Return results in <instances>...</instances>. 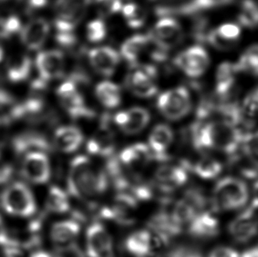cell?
<instances>
[{
	"label": "cell",
	"instance_id": "cell-1",
	"mask_svg": "<svg viewBox=\"0 0 258 257\" xmlns=\"http://www.w3.org/2000/svg\"><path fill=\"white\" fill-rule=\"evenodd\" d=\"M243 134L238 127L218 119L196 122L191 128V139L196 149L217 151L229 156L240 151Z\"/></svg>",
	"mask_w": 258,
	"mask_h": 257
},
{
	"label": "cell",
	"instance_id": "cell-2",
	"mask_svg": "<svg viewBox=\"0 0 258 257\" xmlns=\"http://www.w3.org/2000/svg\"><path fill=\"white\" fill-rule=\"evenodd\" d=\"M108 186L107 172L98 168L90 158L80 155L72 160L68 175L71 196L79 200L92 201L102 196Z\"/></svg>",
	"mask_w": 258,
	"mask_h": 257
},
{
	"label": "cell",
	"instance_id": "cell-3",
	"mask_svg": "<svg viewBox=\"0 0 258 257\" xmlns=\"http://www.w3.org/2000/svg\"><path fill=\"white\" fill-rule=\"evenodd\" d=\"M250 200V190L242 178L228 176L221 178L212 191L211 204L214 210L223 212L245 208Z\"/></svg>",
	"mask_w": 258,
	"mask_h": 257
},
{
	"label": "cell",
	"instance_id": "cell-4",
	"mask_svg": "<svg viewBox=\"0 0 258 257\" xmlns=\"http://www.w3.org/2000/svg\"><path fill=\"white\" fill-rule=\"evenodd\" d=\"M0 202L8 214L18 218L31 217L37 209L33 192L22 182L8 186L2 193Z\"/></svg>",
	"mask_w": 258,
	"mask_h": 257
},
{
	"label": "cell",
	"instance_id": "cell-5",
	"mask_svg": "<svg viewBox=\"0 0 258 257\" xmlns=\"http://www.w3.org/2000/svg\"><path fill=\"white\" fill-rule=\"evenodd\" d=\"M157 107L162 116L171 121L186 117L192 110L190 93L185 87L167 91L159 95Z\"/></svg>",
	"mask_w": 258,
	"mask_h": 257
},
{
	"label": "cell",
	"instance_id": "cell-6",
	"mask_svg": "<svg viewBox=\"0 0 258 257\" xmlns=\"http://www.w3.org/2000/svg\"><path fill=\"white\" fill-rule=\"evenodd\" d=\"M80 232V224L75 220L57 222L51 226L50 238L53 245L60 254H70L81 257L77 247V241Z\"/></svg>",
	"mask_w": 258,
	"mask_h": 257
},
{
	"label": "cell",
	"instance_id": "cell-7",
	"mask_svg": "<svg viewBox=\"0 0 258 257\" xmlns=\"http://www.w3.org/2000/svg\"><path fill=\"white\" fill-rule=\"evenodd\" d=\"M229 234L239 244H246L258 235V205L251 202L228 225Z\"/></svg>",
	"mask_w": 258,
	"mask_h": 257
},
{
	"label": "cell",
	"instance_id": "cell-8",
	"mask_svg": "<svg viewBox=\"0 0 258 257\" xmlns=\"http://www.w3.org/2000/svg\"><path fill=\"white\" fill-rule=\"evenodd\" d=\"M91 0H57L54 26L57 32H73L83 20Z\"/></svg>",
	"mask_w": 258,
	"mask_h": 257
},
{
	"label": "cell",
	"instance_id": "cell-9",
	"mask_svg": "<svg viewBox=\"0 0 258 257\" xmlns=\"http://www.w3.org/2000/svg\"><path fill=\"white\" fill-rule=\"evenodd\" d=\"M57 95L62 107L73 119H90L95 116L94 112L86 105L78 85L72 80L62 83L57 89Z\"/></svg>",
	"mask_w": 258,
	"mask_h": 257
},
{
	"label": "cell",
	"instance_id": "cell-10",
	"mask_svg": "<svg viewBox=\"0 0 258 257\" xmlns=\"http://www.w3.org/2000/svg\"><path fill=\"white\" fill-rule=\"evenodd\" d=\"M134 69L129 72L125 80V85L134 95L139 98H150L157 93L156 84L157 71L152 65H133Z\"/></svg>",
	"mask_w": 258,
	"mask_h": 257
},
{
	"label": "cell",
	"instance_id": "cell-11",
	"mask_svg": "<svg viewBox=\"0 0 258 257\" xmlns=\"http://www.w3.org/2000/svg\"><path fill=\"white\" fill-rule=\"evenodd\" d=\"M174 63L189 78H200L210 65V57L206 48L196 45L180 52L174 59Z\"/></svg>",
	"mask_w": 258,
	"mask_h": 257
},
{
	"label": "cell",
	"instance_id": "cell-12",
	"mask_svg": "<svg viewBox=\"0 0 258 257\" xmlns=\"http://www.w3.org/2000/svg\"><path fill=\"white\" fill-rule=\"evenodd\" d=\"M148 36L155 46L168 52L182 42L183 35L181 26L176 20L165 17L156 23Z\"/></svg>",
	"mask_w": 258,
	"mask_h": 257
},
{
	"label": "cell",
	"instance_id": "cell-13",
	"mask_svg": "<svg viewBox=\"0 0 258 257\" xmlns=\"http://www.w3.org/2000/svg\"><path fill=\"white\" fill-rule=\"evenodd\" d=\"M21 173L32 184H46L51 178V164L46 152L36 151L24 155L21 163Z\"/></svg>",
	"mask_w": 258,
	"mask_h": 257
},
{
	"label": "cell",
	"instance_id": "cell-14",
	"mask_svg": "<svg viewBox=\"0 0 258 257\" xmlns=\"http://www.w3.org/2000/svg\"><path fill=\"white\" fill-rule=\"evenodd\" d=\"M86 253L88 257H114L113 240L101 223H93L88 227Z\"/></svg>",
	"mask_w": 258,
	"mask_h": 257
},
{
	"label": "cell",
	"instance_id": "cell-15",
	"mask_svg": "<svg viewBox=\"0 0 258 257\" xmlns=\"http://www.w3.org/2000/svg\"><path fill=\"white\" fill-rule=\"evenodd\" d=\"M87 150L91 155L101 158L113 156L116 149V137L110 127V118L104 116L101 126L94 133L87 143Z\"/></svg>",
	"mask_w": 258,
	"mask_h": 257
},
{
	"label": "cell",
	"instance_id": "cell-16",
	"mask_svg": "<svg viewBox=\"0 0 258 257\" xmlns=\"http://www.w3.org/2000/svg\"><path fill=\"white\" fill-rule=\"evenodd\" d=\"M162 246L166 244L151 231L146 229L134 232L125 241L128 253L138 257L152 256Z\"/></svg>",
	"mask_w": 258,
	"mask_h": 257
},
{
	"label": "cell",
	"instance_id": "cell-17",
	"mask_svg": "<svg viewBox=\"0 0 258 257\" xmlns=\"http://www.w3.org/2000/svg\"><path fill=\"white\" fill-rule=\"evenodd\" d=\"M242 35L240 26L234 23H224L211 29L206 43L220 51H228L234 48Z\"/></svg>",
	"mask_w": 258,
	"mask_h": 257
},
{
	"label": "cell",
	"instance_id": "cell-18",
	"mask_svg": "<svg viewBox=\"0 0 258 257\" xmlns=\"http://www.w3.org/2000/svg\"><path fill=\"white\" fill-rule=\"evenodd\" d=\"M150 121V113L142 107H132L116 113L113 122L126 134H138L145 129Z\"/></svg>",
	"mask_w": 258,
	"mask_h": 257
},
{
	"label": "cell",
	"instance_id": "cell-19",
	"mask_svg": "<svg viewBox=\"0 0 258 257\" xmlns=\"http://www.w3.org/2000/svg\"><path fill=\"white\" fill-rule=\"evenodd\" d=\"M186 166L165 164L155 172V184L164 193H171L183 187L188 180Z\"/></svg>",
	"mask_w": 258,
	"mask_h": 257
},
{
	"label": "cell",
	"instance_id": "cell-20",
	"mask_svg": "<svg viewBox=\"0 0 258 257\" xmlns=\"http://www.w3.org/2000/svg\"><path fill=\"white\" fill-rule=\"evenodd\" d=\"M36 66L42 80L48 81L56 79L64 72V56L57 50L42 51L36 57Z\"/></svg>",
	"mask_w": 258,
	"mask_h": 257
},
{
	"label": "cell",
	"instance_id": "cell-21",
	"mask_svg": "<svg viewBox=\"0 0 258 257\" xmlns=\"http://www.w3.org/2000/svg\"><path fill=\"white\" fill-rule=\"evenodd\" d=\"M114 202L110 206L101 211L104 218L113 220L121 224H131L133 223L134 214L137 208L138 201L125 193H119Z\"/></svg>",
	"mask_w": 258,
	"mask_h": 257
},
{
	"label": "cell",
	"instance_id": "cell-22",
	"mask_svg": "<svg viewBox=\"0 0 258 257\" xmlns=\"http://www.w3.org/2000/svg\"><path fill=\"white\" fill-rule=\"evenodd\" d=\"M118 158L125 167L134 172L135 169L147 167L155 160L162 161L148 145L144 143H135L127 146L121 152Z\"/></svg>",
	"mask_w": 258,
	"mask_h": 257
},
{
	"label": "cell",
	"instance_id": "cell-23",
	"mask_svg": "<svg viewBox=\"0 0 258 257\" xmlns=\"http://www.w3.org/2000/svg\"><path fill=\"white\" fill-rule=\"evenodd\" d=\"M239 73L236 63L225 61L218 65L215 75V96L218 101L233 98V92Z\"/></svg>",
	"mask_w": 258,
	"mask_h": 257
},
{
	"label": "cell",
	"instance_id": "cell-24",
	"mask_svg": "<svg viewBox=\"0 0 258 257\" xmlns=\"http://www.w3.org/2000/svg\"><path fill=\"white\" fill-rule=\"evenodd\" d=\"M188 231L192 236L200 239H210L218 236L220 223L213 211L199 213L188 225Z\"/></svg>",
	"mask_w": 258,
	"mask_h": 257
},
{
	"label": "cell",
	"instance_id": "cell-25",
	"mask_svg": "<svg viewBox=\"0 0 258 257\" xmlns=\"http://www.w3.org/2000/svg\"><path fill=\"white\" fill-rule=\"evenodd\" d=\"M89 59L92 67L104 76H110L114 73L120 57L117 51L110 47H99L91 50Z\"/></svg>",
	"mask_w": 258,
	"mask_h": 257
},
{
	"label": "cell",
	"instance_id": "cell-26",
	"mask_svg": "<svg viewBox=\"0 0 258 257\" xmlns=\"http://www.w3.org/2000/svg\"><path fill=\"white\" fill-rule=\"evenodd\" d=\"M49 32V24L46 20L35 18L24 26L21 31V41L26 48L36 51L45 44Z\"/></svg>",
	"mask_w": 258,
	"mask_h": 257
},
{
	"label": "cell",
	"instance_id": "cell-27",
	"mask_svg": "<svg viewBox=\"0 0 258 257\" xmlns=\"http://www.w3.org/2000/svg\"><path fill=\"white\" fill-rule=\"evenodd\" d=\"M235 0H189L180 7L173 8L168 6H160L156 9L158 15L165 16L171 14L180 15H195L199 12L210 9L224 7L234 3Z\"/></svg>",
	"mask_w": 258,
	"mask_h": 257
},
{
	"label": "cell",
	"instance_id": "cell-28",
	"mask_svg": "<svg viewBox=\"0 0 258 257\" xmlns=\"http://www.w3.org/2000/svg\"><path fill=\"white\" fill-rule=\"evenodd\" d=\"M83 133L75 126H61L56 129L53 137L54 147L63 153H72L83 143Z\"/></svg>",
	"mask_w": 258,
	"mask_h": 257
},
{
	"label": "cell",
	"instance_id": "cell-29",
	"mask_svg": "<svg viewBox=\"0 0 258 257\" xmlns=\"http://www.w3.org/2000/svg\"><path fill=\"white\" fill-rule=\"evenodd\" d=\"M174 140V132L168 125L159 124L152 130L149 137V144L151 150L162 161L167 158L166 151Z\"/></svg>",
	"mask_w": 258,
	"mask_h": 257
},
{
	"label": "cell",
	"instance_id": "cell-30",
	"mask_svg": "<svg viewBox=\"0 0 258 257\" xmlns=\"http://www.w3.org/2000/svg\"><path fill=\"white\" fill-rule=\"evenodd\" d=\"M13 148L17 153L24 155L36 151L46 152L51 149V146L42 134L30 132L21 134L14 139Z\"/></svg>",
	"mask_w": 258,
	"mask_h": 257
},
{
	"label": "cell",
	"instance_id": "cell-31",
	"mask_svg": "<svg viewBox=\"0 0 258 257\" xmlns=\"http://www.w3.org/2000/svg\"><path fill=\"white\" fill-rule=\"evenodd\" d=\"M150 39L146 35H135L127 39L121 48V54L125 60L132 65L137 64L146 51L150 47Z\"/></svg>",
	"mask_w": 258,
	"mask_h": 257
},
{
	"label": "cell",
	"instance_id": "cell-32",
	"mask_svg": "<svg viewBox=\"0 0 258 257\" xmlns=\"http://www.w3.org/2000/svg\"><path fill=\"white\" fill-rule=\"evenodd\" d=\"M189 168L198 178L205 181H212L221 175L224 167L216 158L206 155L199 158Z\"/></svg>",
	"mask_w": 258,
	"mask_h": 257
},
{
	"label": "cell",
	"instance_id": "cell-33",
	"mask_svg": "<svg viewBox=\"0 0 258 257\" xmlns=\"http://www.w3.org/2000/svg\"><path fill=\"white\" fill-rule=\"evenodd\" d=\"M97 98L104 107L115 109L120 105L122 94L117 84L111 81H102L95 89Z\"/></svg>",
	"mask_w": 258,
	"mask_h": 257
},
{
	"label": "cell",
	"instance_id": "cell-34",
	"mask_svg": "<svg viewBox=\"0 0 258 257\" xmlns=\"http://www.w3.org/2000/svg\"><path fill=\"white\" fill-rule=\"evenodd\" d=\"M31 64V60L28 56L21 54L12 57L6 66L8 78L13 82L24 81L30 75Z\"/></svg>",
	"mask_w": 258,
	"mask_h": 257
},
{
	"label": "cell",
	"instance_id": "cell-35",
	"mask_svg": "<svg viewBox=\"0 0 258 257\" xmlns=\"http://www.w3.org/2000/svg\"><path fill=\"white\" fill-rule=\"evenodd\" d=\"M45 206L47 211L52 214H64L71 209V202L64 190L52 186L47 193Z\"/></svg>",
	"mask_w": 258,
	"mask_h": 257
},
{
	"label": "cell",
	"instance_id": "cell-36",
	"mask_svg": "<svg viewBox=\"0 0 258 257\" xmlns=\"http://www.w3.org/2000/svg\"><path fill=\"white\" fill-rule=\"evenodd\" d=\"M238 24L248 30L258 27V3L256 0H241L237 13Z\"/></svg>",
	"mask_w": 258,
	"mask_h": 257
},
{
	"label": "cell",
	"instance_id": "cell-37",
	"mask_svg": "<svg viewBox=\"0 0 258 257\" xmlns=\"http://www.w3.org/2000/svg\"><path fill=\"white\" fill-rule=\"evenodd\" d=\"M235 63L239 73L243 72L258 77V44L248 47Z\"/></svg>",
	"mask_w": 258,
	"mask_h": 257
},
{
	"label": "cell",
	"instance_id": "cell-38",
	"mask_svg": "<svg viewBox=\"0 0 258 257\" xmlns=\"http://www.w3.org/2000/svg\"><path fill=\"white\" fill-rule=\"evenodd\" d=\"M240 150L250 162L258 167V130L243 134Z\"/></svg>",
	"mask_w": 258,
	"mask_h": 257
},
{
	"label": "cell",
	"instance_id": "cell-39",
	"mask_svg": "<svg viewBox=\"0 0 258 257\" xmlns=\"http://www.w3.org/2000/svg\"><path fill=\"white\" fill-rule=\"evenodd\" d=\"M122 14L127 24L132 29L141 28L147 19L144 9L135 3H129L122 8Z\"/></svg>",
	"mask_w": 258,
	"mask_h": 257
},
{
	"label": "cell",
	"instance_id": "cell-40",
	"mask_svg": "<svg viewBox=\"0 0 258 257\" xmlns=\"http://www.w3.org/2000/svg\"><path fill=\"white\" fill-rule=\"evenodd\" d=\"M86 35L89 42L97 43L105 39L107 35V28L105 24L101 20L91 21L87 26Z\"/></svg>",
	"mask_w": 258,
	"mask_h": 257
},
{
	"label": "cell",
	"instance_id": "cell-41",
	"mask_svg": "<svg viewBox=\"0 0 258 257\" xmlns=\"http://www.w3.org/2000/svg\"><path fill=\"white\" fill-rule=\"evenodd\" d=\"M97 10L101 17H108L122 10L121 0H95Z\"/></svg>",
	"mask_w": 258,
	"mask_h": 257
},
{
	"label": "cell",
	"instance_id": "cell-42",
	"mask_svg": "<svg viewBox=\"0 0 258 257\" xmlns=\"http://www.w3.org/2000/svg\"><path fill=\"white\" fill-rule=\"evenodd\" d=\"M209 21L208 18L200 17L197 18L192 27V36L198 42L206 43L208 35L210 32Z\"/></svg>",
	"mask_w": 258,
	"mask_h": 257
},
{
	"label": "cell",
	"instance_id": "cell-43",
	"mask_svg": "<svg viewBox=\"0 0 258 257\" xmlns=\"http://www.w3.org/2000/svg\"><path fill=\"white\" fill-rule=\"evenodd\" d=\"M165 257H203V256L194 247L179 245L170 249Z\"/></svg>",
	"mask_w": 258,
	"mask_h": 257
},
{
	"label": "cell",
	"instance_id": "cell-44",
	"mask_svg": "<svg viewBox=\"0 0 258 257\" xmlns=\"http://www.w3.org/2000/svg\"><path fill=\"white\" fill-rule=\"evenodd\" d=\"M0 246L3 247V248L10 249V248H18V244L15 242V240L13 239L10 234L8 232L6 229V225H5L4 221L3 218L0 216Z\"/></svg>",
	"mask_w": 258,
	"mask_h": 257
},
{
	"label": "cell",
	"instance_id": "cell-45",
	"mask_svg": "<svg viewBox=\"0 0 258 257\" xmlns=\"http://www.w3.org/2000/svg\"><path fill=\"white\" fill-rule=\"evenodd\" d=\"M13 172L12 164L0 153V185L6 184L10 181Z\"/></svg>",
	"mask_w": 258,
	"mask_h": 257
},
{
	"label": "cell",
	"instance_id": "cell-46",
	"mask_svg": "<svg viewBox=\"0 0 258 257\" xmlns=\"http://www.w3.org/2000/svg\"><path fill=\"white\" fill-rule=\"evenodd\" d=\"M56 41L63 48H71L77 44V36L73 32H57Z\"/></svg>",
	"mask_w": 258,
	"mask_h": 257
},
{
	"label": "cell",
	"instance_id": "cell-47",
	"mask_svg": "<svg viewBox=\"0 0 258 257\" xmlns=\"http://www.w3.org/2000/svg\"><path fill=\"white\" fill-rule=\"evenodd\" d=\"M241 253L227 246H218L211 250L208 257H240Z\"/></svg>",
	"mask_w": 258,
	"mask_h": 257
},
{
	"label": "cell",
	"instance_id": "cell-48",
	"mask_svg": "<svg viewBox=\"0 0 258 257\" xmlns=\"http://www.w3.org/2000/svg\"><path fill=\"white\" fill-rule=\"evenodd\" d=\"M6 30L9 36L17 33L21 29V24L19 18L14 15H9L6 17Z\"/></svg>",
	"mask_w": 258,
	"mask_h": 257
},
{
	"label": "cell",
	"instance_id": "cell-49",
	"mask_svg": "<svg viewBox=\"0 0 258 257\" xmlns=\"http://www.w3.org/2000/svg\"><path fill=\"white\" fill-rule=\"evenodd\" d=\"M6 16L0 14V38L3 39H6L10 36L6 30Z\"/></svg>",
	"mask_w": 258,
	"mask_h": 257
},
{
	"label": "cell",
	"instance_id": "cell-50",
	"mask_svg": "<svg viewBox=\"0 0 258 257\" xmlns=\"http://www.w3.org/2000/svg\"><path fill=\"white\" fill-rule=\"evenodd\" d=\"M240 257H258V244L241 253Z\"/></svg>",
	"mask_w": 258,
	"mask_h": 257
},
{
	"label": "cell",
	"instance_id": "cell-51",
	"mask_svg": "<svg viewBox=\"0 0 258 257\" xmlns=\"http://www.w3.org/2000/svg\"><path fill=\"white\" fill-rule=\"evenodd\" d=\"M30 257H62L59 254H54L44 250H38L30 255Z\"/></svg>",
	"mask_w": 258,
	"mask_h": 257
},
{
	"label": "cell",
	"instance_id": "cell-52",
	"mask_svg": "<svg viewBox=\"0 0 258 257\" xmlns=\"http://www.w3.org/2000/svg\"><path fill=\"white\" fill-rule=\"evenodd\" d=\"M48 0H30V6L33 9L42 8L47 4Z\"/></svg>",
	"mask_w": 258,
	"mask_h": 257
},
{
	"label": "cell",
	"instance_id": "cell-53",
	"mask_svg": "<svg viewBox=\"0 0 258 257\" xmlns=\"http://www.w3.org/2000/svg\"><path fill=\"white\" fill-rule=\"evenodd\" d=\"M3 50H2V48H0V61H1L2 59H3Z\"/></svg>",
	"mask_w": 258,
	"mask_h": 257
},
{
	"label": "cell",
	"instance_id": "cell-54",
	"mask_svg": "<svg viewBox=\"0 0 258 257\" xmlns=\"http://www.w3.org/2000/svg\"><path fill=\"white\" fill-rule=\"evenodd\" d=\"M4 1V0H0V2Z\"/></svg>",
	"mask_w": 258,
	"mask_h": 257
}]
</instances>
